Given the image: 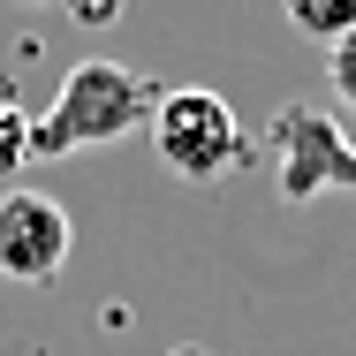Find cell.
<instances>
[{
  "label": "cell",
  "mask_w": 356,
  "mask_h": 356,
  "mask_svg": "<svg viewBox=\"0 0 356 356\" xmlns=\"http://www.w3.org/2000/svg\"><path fill=\"white\" fill-rule=\"evenodd\" d=\"M152 106H159V83L122 61H76L54 91L46 114H31V159H76V152H99V144H122L152 129Z\"/></svg>",
  "instance_id": "1"
},
{
  "label": "cell",
  "mask_w": 356,
  "mask_h": 356,
  "mask_svg": "<svg viewBox=\"0 0 356 356\" xmlns=\"http://www.w3.org/2000/svg\"><path fill=\"white\" fill-rule=\"evenodd\" d=\"M152 144L182 182H220L227 167H243V122L220 91H159L152 106Z\"/></svg>",
  "instance_id": "2"
},
{
  "label": "cell",
  "mask_w": 356,
  "mask_h": 356,
  "mask_svg": "<svg viewBox=\"0 0 356 356\" xmlns=\"http://www.w3.org/2000/svg\"><path fill=\"white\" fill-rule=\"evenodd\" d=\"M266 144H273V175H281L288 205H318L326 190H356V137L318 114V106H281L266 122Z\"/></svg>",
  "instance_id": "3"
},
{
  "label": "cell",
  "mask_w": 356,
  "mask_h": 356,
  "mask_svg": "<svg viewBox=\"0 0 356 356\" xmlns=\"http://www.w3.org/2000/svg\"><path fill=\"white\" fill-rule=\"evenodd\" d=\"M69 205H54L46 190H8L0 197V273L8 281H54L61 266H69Z\"/></svg>",
  "instance_id": "4"
},
{
  "label": "cell",
  "mask_w": 356,
  "mask_h": 356,
  "mask_svg": "<svg viewBox=\"0 0 356 356\" xmlns=\"http://www.w3.org/2000/svg\"><path fill=\"white\" fill-rule=\"evenodd\" d=\"M281 15L303 38H318V46H334V38L356 31V0H281Z\"/></svg>",
  "instance_id": "5"
},
{
  "label": "cell",
  "mask_w": 356,
  "mask_h": 356,
  "mask_svg": "<svg viewBox=\"0 0 356 356\" xmlns=\"http://www.w3.org/2000/svg\"><path fill=\"white\" fill-rule=\"evenodd\" d=\"M23 159H31V114H23V106L0 91V182H8Z\"/></svg>",
  "instance_id": "6"
},
{
  "label": "cell",
  "mask_w": 356,
  "mask_h": 356,
  "mask_svg": "<svg viewBox=\"0 0 356 356\" xmlns=\"http://www.w3.org/2000/svg\"><path fill=\"white\" fill-rule=\"evenodd\" d=\"M326 83L341 91V106H356V31L326 46Z\"/></svg>",
  "instance_id": "7"
},
{
  "label": "cell",
  "mask_w": 356,
  "mask_h": 356,
  "mask_svg": "<svg viewBox=\"0 0 356 356\" xmlns=\"http://www.w3.org/2000/svg\"><path fill=\"white\" fill-rule=\"evenodd\" d=\"M182 356H197V349H182Z\"/></svg>",
  "instance_id": "8"
}]
</instances>
